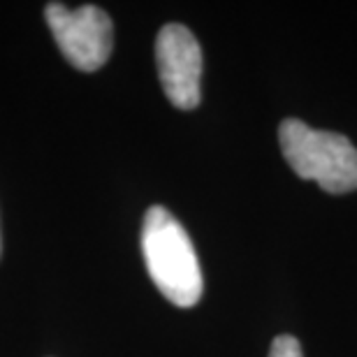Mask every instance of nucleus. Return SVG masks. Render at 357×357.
<instances>
[{
  "label": "nucleus",
  "mask_w": 357,
  "mask_h": 357,
  "mask_svg": "<svg viewBox=\"0 0 357 357\" xmlns=\"http://www.w3.org/2000/svg\"><path fill=\"white\" fill-rule=\"evenodd\" d=\"M45 19L70 66L82 73H96L109 61L114 49V26L109 14L96 5L68 7L49 3Z\"/></svg>",
  "instance_id": "nucleus-3"
},
{
  "label": "nucleus",
  "mask_w": 357,
  "mask_h": 357,
  "mask_svg": "<svg viewBox=\"0 0 357 357\" xmlns=\"http://www.w3.org/2000/svg\"><path fill=\"white\" fill-rule=\"evenodd\" d=\"M155 63L167 100L178 109H195L202 98V49L181 24H167L155 38Z\"/></svg>",
  "instance_id": "nucleus-4"
},
{
  "label": "nucleus",
  "mask_w": 357,
  "mask_h": 357,
  "mask_svg": "<svg viewBox=\"0 0 357 357\" xmlns=\"http://www.w3.org/2000/svg\"><path fill=\"white\" fill-rule=\"evenodd\" d=\"M269 357H304L302 355V344L292 337V334H281L271 341Z\"/></svg>",
  "instance_id": "nucleus-5"
},
{
  "label": "nucleus",
  "mask_w": 357,
  "mask_h": 357,
  "mask_svg": "<svg viewBox=\"0 0 357 357\" xmlns=\"http://www.w3.org/2000/svg\"><path fill=\"white\" fill-rule=\"evenodd\" d=\"M278 144L299 178L316 181L332 195L357 188V149L346 135L316 130L299 119H285L278 126Z\"/></svg>",
  "instance_id": "nucleus-2"
},
{
  "label": "nucleus",
  "mask_w": 357,
  "mask_h": 357,
  "mask_svg": "<svg viewBox=\"0 0 357 357\" xmlns=\"http://www.w3.org/2000/svg\"><path fill=\"white\" fill-rule=\"evenodd\" d=\"M142 253L149 276L169 302L188 309L202 297L204 281L195 246L165 206H151L142 225Z\"/></svg>",
  "instance_id": "nucleus-1"
}]
</instances>
